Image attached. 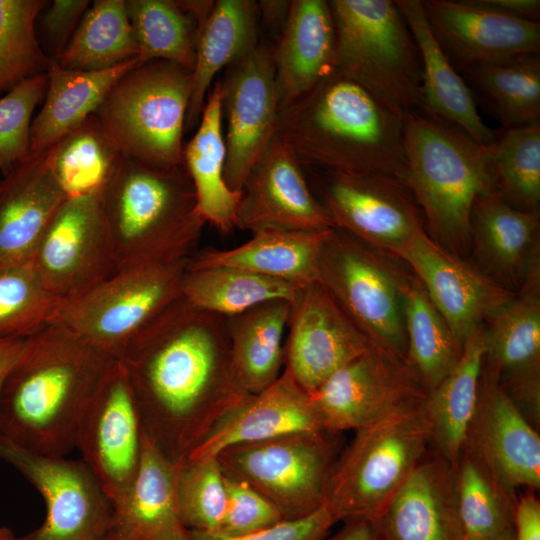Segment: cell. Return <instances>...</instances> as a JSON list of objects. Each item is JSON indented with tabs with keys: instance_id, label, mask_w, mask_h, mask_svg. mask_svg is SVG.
I'll return each instance as SVG.
<instances>
[{
	"instance_id": "7",
	"label": "cell",
	"mask_w": 540,
	"mask_h": 540,
	"mask_svg": "<svg viewBox=\"0 0 540 540\" xmlns=\"http://www.w3.org/2000/svg\"><path fill=\"white\" fill-rule=\"evenodd\" d=\"M191 91V70L152 60L127 72L94 117L124 157L156 167L182 166Z\"/></svg>"
},
{
	"instance_id": "56",
	"label": "cell",
	"mask_w": 540,
	"mask_h": 540,
	"mask_svg": "<svg viewBox=\"0 0 540 540\" xmlns=\"http://www.w3.org/2000/svg\"><path fill=\"white\" fill-rule=\"evenodd\" d=\"M325 540H379L375 523L366 519H351L332 537Z\"/></svg>"
},
{
	"instance_id": "22",
	"label": "cell",
	"mask_w": 540,
	"mask_h": 540,
	"mask_svg": "<svg viewBox=\"0 0 540 540\" xmlns=\"http://www.w3.org/2000/svg\"><path fill=\"white\" fill-rule=\"evenodd\" d=\"M235 227L252 233L264 229L334 228L300 163L277 133L242 186Z\"/></svg>"
},
{
	"instance_id": "51",
	"label": "cell",
	"mask_w": 540,
	"mask_h": 540,
	"mask_svg": "<svg viewBox=\"0 0 540 540\" xmlns=\"http://www.w3.org/2000/svg\"><path fill=\"white\" fill-rule=\"evenodd\" d=\"M88 0H54L42 17L48 56L56 59L66 48L89 7Z\"/></svg>"
},
{
	"instance_id": "59",
	"label": "cell",
	"mask_w": 540,
	"mask_h": 540,
	"mask_svg": "<svg viewBox=\"0 0 540 540\" xmlns=\"http://www.w3.org/2000/svg\"><path fill=\"white\" fill-rule=\"evenodd\" d=\"M106 540H136L129 536L127 533L114 526Z\"/></svg>"
},
{
	"instance_id": "26",
	"label": "cell",
	"mask_w": 540,
	"mask_h": 540,
	"mask_svg": "<svg viewBox=\"0 0 540 540\" xmlns=\"http://www.w3.org/2000/svg\"><path fill=\"white\" fill-rule=\"evenodd\" d=\"M376 526L379 540H463L454 466L425 457Z\"/></svg>"
},
{
	"instance_id": "20",
	"label": "cell",
	"mask_w": 540,
	"mask_h": 540,
	"mask_svg": "<svg viewBox=\"0 0 540 540\" xmlns=\"http://www.w3.org/2000/svg\"><path fill=\"white\" fill-rule=\"evenodd\" d=\"M391 255L411 269L462 346L475 328L516 293L436 243L425 230Z\"/></svg>"
},
{
	"instance_id": "37",
	"label": "cell",
	"mask_w": 540,
	"mask_h": 540,
	"mask_svg": "<svg viewBox=\"0 0 540 540\" xmlns=\"http://www.w3.org/2000/svg\"><path fill=\"white\" fill-rule=\"evenodd\" d=\"M476 104L502 129L540 121V56L470 67L460 73Z\"/></svg>"
},
{
	"instance_id": "24",
	"label": "cell",
	"mask_w": 540,
	"mask_h": 540,
	"mask_svg": "<svg viewBox=\"0 0 540 540\" xmlns=\"http://www.w3.org/2000/svg\"><path fill=\"white\" fill-rule=\"evenodd\" d=\"M55 146L31 153L0 179V268L32 260L45 228L67 199L53 172Z\"/></svg>"
},
{
	"instance_id": "31",
	"label": "cell",
	"mask_w": 540,
	"mask_h": 540,
	"mask_svg": "<svg viewBox=\"0 0 540 540\" xmlns=\"http://www.w3.org/2000/svg\"><path fill=\"white\" fill-rule=\"evenodd\" d=\"M140 64L135 58L105 70L80 71L65 69L51 59L44 103L31 124V153L49 149L80 127L96 113L112 87Z\"/></svg>"
},
{
	"instance_id": "1",
	"label": "cell",
	"mask_w": 540,
	"mask_h": 540,
	"mask_svg": "<svg viewBox=\"0 0 540 540\" xmlns=\"http://www.w3.org/2000/svg\"><path fill=\"white\" fill-rule=\"evenodd\" d=\"M124 364L145 433L185 460L216 417L244 394L234 379L224 316L182 296L127 345Z\"/></svg>"
},
{
	"instance_id": "28",
	"label": "cell",
	"mask_w": 540,
	"mask_h": 540,
	"mask_svg": "<svg viewBox=\"0 0 540 540\" xmlns=\"http://www.w3.org/2000/svg\"><path fill=\"white\" fill-rule=\"evenodd\" d=\"M182 461L169 458L144 431L136 473L113 503L115 526L136 540H191L178 505Z\"/></svg>"
},
{
	"instance_id": "36",
	"label": "cell",
	"mask_w": 540,
	"mask_h": 540,
	"mask_svg": "<svg viewBox=\"0 0 540 540\" xmlns=\"http://www.w3.org/2000/svg\"><path fill=\"white\" fill-rule=\"evenodd\" d=\"M484 323L488 327L483 364L497 380L540 366V267Z\"/></svg>"
},
{
	"instance_id": "48",
	"label": "cell",
	"mask_w": 540,
	"mask_h": 540,
	"mask_svg": "<svg viewBox=\"0 0 540 540\" xmlns=\"http://www.w3.org/2000/svg\"><path fill=\"white\" fill-rule=\"evenodd\" d=\"M47 73L30 78L0 97V172L19 167L31 154L30 129L36 106L44 99Z\"/></svg>"
},
{
	"instance_id": "8",
	"label": "cell",
	"mask_w": 540,
	"mask_h": 540,
	"mask_svg": "<svg viewBox=\"0 0 540 540\" xmlns=\"http://www.w3.org/2000/svg\"><path fill=\"white\" fill-rule=\"evenodd\" d=\"M431 445L423 406L355 430L335 459L324 505L337 521L376 524Z\"/></svg>"
},
{
	"instance_id": "42",
	"label": "cell",
	"mask_w": 540,
	"mask_h": 540,
	"mask_svg": "<svg viewBox=\"0 0 540 540\" xmlns=\"http://www.w3.org/2000/svg\"><path fill=\"white\" fill-rule=\"evenodd\" d=\"M122 158L93 115L56 144L53 172L67 198L100 194Z\"/></svg>"
},
{
	"instance_id": "9",
	"label": "cell",
	"mask_w": 540,
	"mask_h": 540,
	"mask_svg": "<svg viewBox=\"0 0 540 540\" xmlns=\"http://www.w3.org/2000/svg\"><path fill=\"white\" fill-rule=\"evenodd\" d=\"M393 259L334 227L323 245L318 281L371 345L406 361L407 272Z\"/></svg>"
},
{
	"instance_id": "50",
	"label": "cell",
	"mask_w": 540,
	"mask_h": 540,
	"mask_svg": "<svg viewBox=\"0 0 540 540\" xmlns=\"http://www.w3.org/2000/svg\"><path fill=\"white\" fill-rule=\"evenodd\" d=\"M337 519L322 505L297 519L282 520L255 532L230 536L218 531H188L191 540H325Z\"/></svg>"
},
{
	"instance_id": "55",
	"label": "cell",
	"mask_w": 540,
	"mask_h": 540,
	"mask_svg": "<svg viewBox=\"0 0 540 540\" xmlns=\"http://www.w3.org/2000/svg\"><path fill=\"white\" fill-rule=\"evenodd\" d=\"M28 343L24 339H0V393L9 373L23 355Z\"/></svg>"
},
{
	"instance_id": "52",
	"label": "cell",
	"mask_w": 540,
	"mask_h": 540,
	"mask_svg": "<svg viewBox=\"0 0 540 540\" xmlns=\"http://www.w3.org/2000/svg\"><path fill=\"white\" fill-rule=\"evenodd\" d=\"M498 382L520 413L536 428L540 418V366L511 373Z\"/></svg>"
},
{
	"instance_id": "38",
	"label": "cell",
	"mask_w": 540,
	"mask_h": 540,
	"mask_svg": "<svg viewBox=\"0 0 540 540\" xmlns=\"http://www.w3.org/2000/svg\"><path fill=\"white\" fill-rule=\"evenodd\" d=\"M402 294L406 361L429 392L458 363L463 346L412 272L405 276Z\"/></svg>"
},
{
	"instance_id": "44",
	"label": "cell",
	"mask_w": 540,
	"mask_h": 540,
	"mask_svg": "<svg viewBox=\"0 0 540 540\" xmlns=\"http://www.w3.org/2000/svg\"><path fill=\"white\" fill-rule=\"evenodd\" d=\"M454 468L464 539L496 536L513 530L517 497L508 493L487 468L465 450Z\"/></svg>"
},
{
	"instance_id": "41",
	"label": "cell",
	"mask_w": 540,
	"mask_h": 540,
	"mask_svg": "<svg viewBox=\"0 0 540 540\" xmlns=\"http://www.w3.org/2000/svg\"><path fill=\"white\" fill-rule=\"evenodd\" d=\"M141 64L165 60L192 71L198 26L177 1L126 0Z\"/></svg>"
},
{
	"instance_id": "35",
	"label": "cell",
	"mask_w": 540,
	"mask_h": 540,
	"mask_svg": "<svg viewBox=\"0 0 540 540\" xmlns=\"http://www.w3.org/2000/svg\"><path fill=\"white\" fill-rule=\"evenodd\" d=\"M226 145L222 131L221 89L217 80L207 95L197 130L183 147V166L206 223L222 231L235 227L241 191L225 181Z\"/></svg>"
},
{
	"instance_id": "58",
	"label": "cell",
	"mask_w": 540,
	"mask_h": 540,
	"mask_svg": "<svg viewBox=\"0 0 540 540\" xmlns=\"http://www.w3.org/2000/svg\"><path fill=\"white\" fill-rule=\"evenodd\" d=\"M463 540H515V533L514 529L496 536H490V537H481V538H471V539H463Z\"/></svg>"
},
{
	"instance_id": "15",
	"label": "cell",
	"mask_w": 540,
	"mask_h": 540,
	"mask_svg": "<svg viewBox=\"0 0 540 540\" xmlns=\"http://www.w3.org/2000/svg\"><path fill=\"white\" fill-rule=\"evenodd\" d=\"M32 262L60 300L76 298L118 271L103 193L67 198L45 228Z\"/></svg>"
},
{
	"instance_id": "16",
	"label": "cell",
	"mask_w": 540,
	"mask_h": 540,
	"mask_svg": "<svg viewBox=\"0 0 540 540\" xmlns=\"http://www.w3.org/2000/svg\"><path fill=\"white\" fill-rule=\"evenodd\" d=\"M144 427L124 364L113 359L81 417L76 447L114 503L132 481Z\"/></svg>"
},
{
	"instance_id": "27",
	"label": "cell",
	"mask_w": 540,
	"mask_h": 540,
	"mask_svg": "<svg viewBox=\"0 0 540 540\" xmlns=\"http://www.w3.org/2000/svg\"><path fill=\"white\" fill-rule=\"evenodd\" d=\"M336 32L325 0H294L274 46L279 110L335 69Z\"/></svg>"
},
{
	"instance_id": "30",
	"label": "cell",
	"mask_w": 540,
	"mask_h": 540,
	"mask_svg": "<svg viewBox=\"0 0 540 540\" xmlns=\"http://www.w3.org/2000/svg\"><path fill=\"white\" fill-rule=\"evenodd\" d=\"M331 229L291 231L264 229L231 249H205L193 254L188 268L228 266L298 285L319 280V261Z\"/></svg>"
},
{
	"instance_id": "43",
	"label": "cell",
	"mask_w": 540,
	"mask_h": 540,
	"mask_svg": "<svg viewBox=\"0 0 540 540\" xmlns=\"http://www.w3.org/2000/svg\"><path fill=\"white\" fill-rule=\"evenodd\" d=\"M488 148L503 200L521 211L540 212V121L501 128Z\"/></svg>"
},
{
	"instance_id": "39",
	"label": "cell",
	"mask_w": 540,
	"mask_h": 540,
	"mask_svg": "<svg viewBox=\"0 0 540 540\" xmlns=\"http://www.w3.org/2000/svg\"><path fill=\"white\" fill-rule=\"evenodd\" d=\"M301 287L236 267H187L181 292L194 306L229 317L270 300L292 302Z\"/></svg>"
},
{
	"instance_id": "32",
	"label": "cell",
	"mask_w": 540,
	"mask_h": 540,
	"mask_svg": "<svg viewBox=\"0 0 540 540\" xmlns=\"http://www.w3.org/2000/svg\"><path fill=\"white\" fill-rule=\"evenodd\" d=\"M257 2L218 0L198 31L185 131L198 125L216 75L246 56L260 41Z\"/></svg>"
},
{
	"instance_id": "17",
	"label": "cell",
	"mask_w": 540,
	"mask_h": 540,
	"mask_svg": "<svg viewBox=\"0 0 540 540\" xmlns=\"http://www.w3.org/2000/svg\"><path fill=\"white\" fill-rule=\"evenodd\" d=\"M274 46L260 40L218 80L227 120L224 177L234 191H241L250 170L277 133Z\"/></svg>"
},
{
	"instance_id": "10",
	"label": "cell",
	"mask_w": 540,
	"mask_h": 540,
	"mask_svg": "<svg viewBox=\"0 0 540 540\" xmlns=\"http://www.w3.org/2000/svg\"><path fill=\"white\" fill-rule=\"evenodd\" d=\"M188 259L118 270L88 292L61 300L51 323L119 359L131 340L182 296Z\"/></svg>"
},
{
	"instance_id": "21",
	"label": "cell",
	"mask_w": 540,
	"mask_h": 540,
	"mask_svg": "<svg viewBox=\"0 0 540 540\" xmlns=\"http://www.w3.org/2000/svg\"><path fill=\"white\" fill-rule=\"evenodd\" d=\"M484 362V361H483ZM463 450L511 495L540 487V437L484 366Z\"/></svg>"
},
{
	"instance_id": "46",
	"label": "cell",
	"mask_w": 540,
	"mask_h": 540,
	"mask_svg": "<svg viewBox=\"0 0 540 540\" xmlns=\"http://www.w3.org/2000/svg\"><path fill=\"white\" fill-rule=\"evenodd\" d=\"M32 260L0 268V339L29 338L51 323L60 303Z\"/></svg>"
},
{
	"instance_id": "3",
	"label": "cell",
	"mask_w": 540,
	"mask_h": 540,
	"mask_svg": "<svg viewBox=\"0 0 540 540\" xmlns=\"http://www.w3.org/2000/svg\"><path fill=\"white\" fill-rule=\"evenodd\" d=\"M404 118L334 69L279 110L277 134L303 169L406 184Z\"/></svg>"
},
{
	"instance_id": "6",
	"label": "cell",
	"mask_w": 540,
	"mask_h": 540,
	"mask_svg": "<svg viewBox=\"0 0 540 540\" xmlns=\"http://www.w3.org/2000/svg\"><path fill=\"white\" fill-rule=\"evenodd\" d=\"M335 69L405 117L420 111L422 64L408 24L393 0H330Z\"/></svg>"
},
{
	"instance_id": "47",
	"label": "cell",
	"mask_w": 540,
	"mask_h": 540,
	"mask_svg": "<svg viewBox=\"0 0 540 540\" xmlns=\"http://www.w3.org/2000/svg\"><path fill=\"white\" fill-rule=\"evenodd\" d=\"M178 505L188 531H218L226 508L224 474L216 458L183 460L178 474Z\"/></svg>"
},
{
	"instance_id": "45",
	"label": "cell",
	"mask_w": 540,
	"mask_h": 540,
	"mask_svg": "<svg viewBox=\"0 0 540 540\" xmlns=\"http://www.w3.org/2000/svg\"><path fill=\"white\" fill-rule=\"evenodd\" d=\"M47 1L0 0V97L22 82L48 72L51 58L36 35Z\"/></svg>"
},
{
	"instance_id": "54",
	"label": "cell",
	"mask_w": 540,
	"mask_h": 540,
	"mask_svg": "<svg viewBox=\"0 0 540 540\" xmlns=\"http://www.w3.org/2000/svg\"><path fill=\"white\" fill-rule=\"evenodd\" d=\"M484 4L496 8L505 13L539 22V0H481Z\"/></svg>"
},
{
	"instance_id": "57",
	"label": "cell",
	"mask_w": 540,
	"mask_h": 540,
	"mask_svg": "<svg viewBox=\"0 0 540 540\" xmlns=\"http://www.w3.org/2000/svg\"><path fill=\"white\" fill-rule=\"evenodd\" d=\"M259 14H261L264 20L271 24L282 22L284 25L289 7L290 1H259L257 2Z\"/></svg>"
},
{
	"instance_id": "33",
	"label": "cell",
	"mask_w": 540,
	"mask_h": 540,
	"mask_svg": "<svg viewBox=\"0 0 540 540\" xmlns=\"http://www.w3.org/2000/svg\"><path fill=\"white\" fill-rule=\"evenodd\" d=\"M290 313L291 302L276 299L225 317L232 371L242 393H259L282 374Z\"/></svg>"
},
{
	"instance_id": "14",
	"label": "cell",
	"mask_w": 540,
	"mask_h": 540,
	"mask_svg": "<svg viewBox=\"0 0 540 540\" xmlns=\"http://www.w3.org/2000/svg\"><path fill=\"white\" fill-rule=\"evenodd\" d=\"M303 171L334 227L366 245L391 254L425 230L414 196L398 179Z\"/></svg>"
},
{
	"instance_id": "2",
	"label": "cell",
	"mask_w": 540,
	"mask_h": 540,
	"mask_svg": "<svg viewBox=\"0 0 540 540\" xmlns=\"http://www.w3.org/2000/svg\"><path fill=\"white\" fill-rule=\"evenodd\" d=\"M113 359L57 323L29 337L0 393V437L40 455L66 457Z\"/></svg>"
},
{
	"instance_id": "25",
	"label": "cell",
	"mask_w": 540,
	"mask_h": 540,
	"mask_svg": "<svg viewBox=\"0 0 540 540\" xmlns=\"http://www.w3.org/2000/svg\"><path fill=\"white\" fill-rule=\"evenodd\" d=\"M540 212L513 208L497 191L477 198L471 214L470 250L490 278L517 291L540 267Z\"/></svg>"
},
{
	"instance_id": "60",
	"label": "cell",
	"mask_w": 540,
	"mask_h": 540,
	"mask_svg": "<svg viewBox=\"0 0 540 540\" xmlns=\"http://www.w3.org/2000/svg\"><path fill=\"white\" fill-rule=\"evenodd\" d=\"M15 539H16V536L10 528L4 525H0V540H15Z\"/></svg>"
},
{
	"instance_id": "29",
	"label": "cell",
	"mask_w": 540,
	"mask_h": 540,
	"mask_svg": "<svg viewBox=\"0 0 540 540\" xmlns=\"http://www.w3.org/2000/svg\"><path fill=\"white\" fill-rule=\"evenodd\" d=\"M417 44L422 64L421 112L452 123L488 146L497 131L482 120L475 98L435 39L421 0H395Z\"/></svg>"
},
{
	"instance_id": "12",
	"label": "cell",
	"mask_w": 540,
	"mask_h": 540,
	"mask_svg": "<svg viewBox=\"0 0 540 540\" xmlns=\"http://www.w3.org/2000/svg\"><path fill=\"white\" fill-rule=\"evenodd\" d=\"M427 395L406 361L375 346L308 394L319 425L331 434L415 410Z\"/></svg>"
},
{
	"instance_id": "4",
	"label": "cell",
	"mask_w": 540,
	"mask_h": 540,
	"mask_svg": "<svg viewBox=\"0 0 540 540\" xmlns=\"http://www.w3.org/2000/svg\"><path fill=\"white\" fill-rule=\"evenodd\" d=\"M406 185L419 206L426 233L448 251H470L475 201L496 191L488 146L458 126L413 111L404 118Z\"/></svg>"
},
{
	"instance_id": "5",
	"label": "cell",
	"mask_w": 540,
	"mask_h": 540,
	"mask_svg": "<svg viewBox=\"0 0 540 540\" xmlns=\"http://www.w3.org/2000/svg\"><path fill=\"white\" fill-rule=\"evenodd\" d=\"M103 204L118 270L189 259L206 224L183 165L123 156Z\"/></svg>"
},
{
	"instance_id": "11",
	"label": "cell",
	"mask_w": 540,
	"mask_h": 540,
	"mask_svg": "<svg viewBox=\"0 0 540 540\" xmlns=\"http://www.w3.org/2000/svg\"><path fill=\"white\" fill-rule=\"evenodd\" d=\"M327 434L300 432L235 445L216 459L225 475L248 484L285 520L297 519L324 505L336 459Z\"/></svg>"
},
{
	"instance_id": "19",
	"label": "cell",
	"mask_w": 540,
	"mask_h": 540,
	"mask_svg": "<svg viewBox=\"0 0 540 540\" xmlns=\"http://www.w3.org/2000/svg\"><path fill=\"white\" fill-rule=\"evenodd\" d=\"M429 27L460 74L477 65L539 54L540 23L481 0H421Z\"/></svg>"
},
{
	"instance_id": "34",
	"label": "cell",
	"mask_w": 540,
	"mask_h": 540,
	"mask_svg": "<svg viewBox=\"0 0 540 540\" xmlns=\"http://www.w3.org/2000/svg\"><path fill=\"white\" fill-rule=\"evenodd\" d=\"M487 331L475 328L463 345L458 363L428 392L425 409L436 455L455 466L464 448L473 417L484 357Z\"/></svg>"
},
{
	"instance_id": "40",
	"label": "cell",
	"mask_w": 540,
	"mask_h": 540,
	"mask_svg": "<svg viewBox=\"0 0 540 540\" xmlns=\"http://www.w3.org/2000/svg\"><path fill=\"white\" fill-rule=\"evenodd\" d=\"M135 58L138 49L126 0H95L66 48L53 60L65 69L98 71Z\"/></svg>"
},
{
	"instance_id": "53",
	"label": "cell",
	"mask_w": 540,
	"mask_h": 540,
	"mask_svg": "<svg viewBox=\"0 0 540 540\" xmlns=\"http://www.w3.org/2000/svg\"><path fill=\"white\" fill-rule=\"evenodd\" d=\"M532 492L516 500L515 540H540V502Z\"/></svg>"
},
{
	"instance_id": "23",
	"label": "cell",
	"mask_w": 540,
	"mask_h": 540,
	"mask_svg": "<svg viewBox=\"0 0 540 540\" xmlns=\"http://www.w3.org/2000/svg\"><path fill=\"white\" fill-rule=\"evenodd\" d=\"M324 431L308 394L283 370L269 387L242 394L212 422L187 460L216 458L223 450L287 434Z\"/></svg>"
},
{
	"instance_id": "13",
	"label": "cell",
	"mask_w": 540,
	"mask_h": 540,
	"mask_svg": "<svg viewBox=\"0 0 540 540\" xmlns=\"http://www.w3.org/2000/svg\"><path fill=\"white\" fill-rule=\"evenodd\" d=\"M0 459L40 493L46 514L40 526L15 540H106L115 526L114 506L82 460L40 455L0 437Z\"/></svg>"
},
{
	"instance_id": "49",
	"label": "cell",
	"mask_w": 540,
	"mask_h": 540,
	"mask_svg": "<svg viewBox=\"0 0 540 540\" xmlns=\"http://www.w3.org/2000/svg\"><path fill=\"white\" fill-rule=\"evenodd\" d=\"M224 482L226 508L218 532L245 535L285 520L270 501L245 482L225 474Z\"/></svg>"
},
{
	"instance_id": "18",
	"label": "cell",
	"mask_w": 540,
	"mask_h": 540,
	"mask_svg": "<svg viewBox=\"0 0 540 540\" xmlns=\"http://www.w3.org/2000/svg\"><path fill=\"white\" fill-rule=\"evenodd\" d=\"M288 329L283 370L307 394L373 346L319 281L297 292Z\"/></svg>"
}]
</instances>
